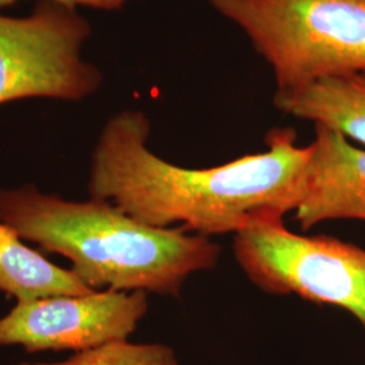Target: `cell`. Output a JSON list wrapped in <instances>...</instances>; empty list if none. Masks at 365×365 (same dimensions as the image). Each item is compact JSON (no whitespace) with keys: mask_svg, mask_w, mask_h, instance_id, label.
Listing matches in <instances>:
<instances>
[{"mask_svg":"<svg viewBox=\"0 0 365 365\" xmlns=\"http://www.w3.org/2000/svg\"><path fill=\"white\" fill-rule=\"evenodd\" d=\"M150 120L126 110L110 118L92 153L88 192L137 221L195 235H237L283 222L304 188L310 148L292 129H274L267 150L212 168H184L148 148Z\"/></svg>","mask_w":365,"mask_h":365,"instance_id":"obj_1","label":"cell"},{"mask_svg":"<svg viewBox=\"0 0 365 365\" xmlns=\"http://www.w3.org/2000/svg\"><path fill=\"white\" fill-rule=\"evenodd\" d=\"M0 222L22 240L71 261L93 291L178 298L190 276L212 269L221 248L182 227H155L110 202H72L36 185L0 188Z\"/></svg>","mask_w":365,"mask_h":365,"instance_id":"obj_2","label":"cell"},{"mask_svg":"<svg viewBox=\"0 0 365 365\" xmlns=\"http://www.w3.org/2000/svg\"><path fill=\"white\" fill-rule=\"evenodd\" d=\"M274 71L276 91L365 72V0H207Z\"/></svg>","mask_w":365,"mask_h":365,"instance_id":"obj_3","label":"cell"},{"mask_svg":"<svg viewBox=\"0 0 365 365\" xmlns=\"http://www.w3.org/2000/svg\"><path fill=\"white\" fill-rule=\"evenodd\" d=\"M233 249L244 274L264 292L339 307L365 331L364 248L327 235H297L277 222L237 233Z\"/></svg>","mask_w":365,"mask_h":365,"instance_id":"obj_4","label":"cell"},{"mask_svg":"<svg viewBox=\"0 0 365 365\" xmlns=\"http://www.w3.org/2000/svg\"><path fill=\"white\" fill-rule=\"evenodd\" d=\"M91 34L75 7L42 0L26 18L0 15V105L26 98L81 101L102 73L80 57Z\"/></svg>","mask_w":365,"mask_h":365,"instance_id":"obj_5","label":"cell"},{"mask_svg":"<svg viewBox=\"0 0 365 365\" xmlns=\"http://www.w3.org/2000/svg\"><path fill=\"white\" fill-rule=\"evenodd\" d=\"M144 291H93L21 302L0 318V346L26 352L91 351L128 339L148 313Z\"/></svg>","mask_w":365,"mask_h":365,"instance_id":"obj_6","label":"cell"},{"mask_svg":"<svg viewBox=\"0 0 365 365\" xmlns=\"http://www.w3.org/2000/svg\"><path fill=\"white\" fill-rule=\"evenodd\" d=\"M314 126L295 220L303 230L336 220L365 221V149L339 131Z\"/></svg>","mask_w":365,"mask_h":365,"instance_id":"obj_7","label":"cell"},{"mask_svg":"<svg viewBox=\"0 0 365 365\" xmlns=\"http://www.w3.org/2000/svg\"><path fill=\"white\" fill-rule=\"evenodd\" d=\"M274 105L284 114L365 145V72L321 78L295 91H276Z\"/></svg>","mask_w":365,"mask_h":365,"instance_id":"obj_8","label":"cell"},{"mask_svg":"<svg viewBox=\"0 0 365 365\" xmlns=\"http://www.w3.org/2000/svg\"><path fill=\"white\" fill-rule=\"evenodd\" d=\"M0 291L21 302L93 292L72 269H64L29 248L0 222Z\"/></svg>","mask_w":365,"mask_h":365,"instance_id":"obj_9","label":"cell"},{"mask_svg":"<svg viewBox=\"0 0 365 365\" xmlns=\"http://www.w3.org/2000/svg\"><path fill=\"white\" fill-rule=\"evenodd\" d=\"M18 365H179V361L175 351L164 344H134L122 339L91 351L75 353L58 363Z\"/></svg>","mask_w":365,"mask_h":365,"instance_id":"obj_10","label":"cell"},{"mask_svg":"<svg viewBox=\"0 0 365 365\" xmlns=\"http://www.w3.org/2000/svg\"><path fill=\"white\" fill-rule=\"evenodd\" d=\"M73 6L83 4L99 10H118L120 9L128 0H69Z\"/></svg>","mask_w":365,"mask_h":365,"instance_id":"obj_11","label":"cell"},{"mask_svg":"<svg viewBox=\"0 0 365 365\" xmlns=\"http://www.w3.org/2000/svg\"><path fill=\"white\" fill-rule=\"evenodd\" d=\"M16 0H0V9H3V7H7V6H10V4H13L15 3ZM51 1H56V3H60V4H64V6H68V7H75L69 0H51Z\"/></svg>","mask_w":365,"mask_h":365,"instance_id":"obj_12","label":"cell"}]
</instances>
